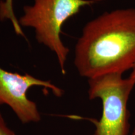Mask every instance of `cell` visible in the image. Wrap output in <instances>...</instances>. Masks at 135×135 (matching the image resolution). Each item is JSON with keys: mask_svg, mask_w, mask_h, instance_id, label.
Listing matches in <instances>:
<instances>
[{"mask_svg": "<svg viewBox=\"0 0 135 135\" xmlns=\"http://www.w3.org/2000/svg\"><path fill=\"white\" fill-rule=\"evenodd\" d=\"M74 64L88 79L123 73L135 65V8L104 12L85 25L75 46Z\"/></svg>", "mask_w": 135, "mask_h": 135, "instance_id": "6da1fadb", "label": "cell"}, {"mask_svg": "<svg viewBox=\"0 0 135 135\" xmlns=\"http://www.w3.org/2000/svg\"><path fill=\"white\" fill-rule=\"evenodd\" d=\"M93 3L88 0H35L32 6H24V14L18 20L21 26L33 28L38 43L55 53L63 74L70 50L61 39L62 26L81 8Z\"/></svg>", "mask_w": 135, "mask_h": 135, "instance_id": "7a4b0ae2", "label": "cell"}, {"mask_svg": "<svg viewBox=\"0 0 135 135\" xmlns=\"http://www.w3.org/2000/svg\"><path fill=\"white\" fill-rule=\"evenodd\" d=\"M89 99L102 102L99 121L93 120L96 129L93 135H128L129 112L128 102L135 86V80L123 78L119 73L108 74L88 79Z\"/></svg>", "mask_w": 135, "mask_h": 135, "instance_id": "3957f363", "label": "cell"}, {"mask_svg": "<svg viewBox=\"0 0 135 135\" xmlns=\"http://www.w3.org/2000/svg\"><path fill=\"white\" fill-rule=\"evenodd\" d=\"M33 86L50 89L57 97L63 96L64 93L50 81L42 80L28 73L10 72L0 67V106H9L23 124L41 120L36 103L27 97L28 90Z\"/></svg>", "mask_w": 135, "mask_h": 135, "instance_id": "277c9868", "label": "cell"}, {"mask_svg": "<svg viewBox=\"0 0 135 135\" xmlns=\"http://www.w3.org/2000/svg\"><path fill=\"white\" fill-rule=\"evenodd\" d=\"M13 0L0 1V20L1 21L9 20L12 23L14 30L18 35L25 37V34L20 26L19 21L15 16L13 6Z\"/></svg>", "mask_w": 135, "mask_h": 135, "instance_id": "5b68a950", "label": "cell"}, {"mask_svg": "<svg viewBox=\"0 0 135 135\" xmlns=\"http://www.w3.org/2000/svg\"><path fill=\"white\" fill-rule=\"evenodd\" d=\"M0 135H16L12 129L8 127L1 113H0Z\"/></svg>", "mask_w": 135, "mask_h": 135, "instance_id": "8992f818", "label": "cell"}, {"mask_svg": "<svg viewBox=\"0 0 135 135\" xmlns=\"http://www.w3.org/2000/svg\"><path fill=\"white\" fill-rule=\"evenodd\" d=\"M129 77L130 78L133 79V80H135V65L132 68V71H131V75H129Z\"/></svg>", "mask_w": 135, "mask_h": 135, "instance_id": "52a82bcc", "label": "cell"}, {"mask_svg": "<svg viewBox=\"0 0 135 135\" xmlns=\"http://www.w3.org/2000/svg\"><path fill=\"white\" fill-rule=\"evenodd\" d=\"M88 1H91V2H93V3H94V2H98V1H103V0H88Z\"/></svg>", "mask_w": 135, "mask_h": 135, "instance_id": "ba28073f", "label": "cell"}, {"mask_svg": "<svg viewBox=\"0 0 135 135\" xmlns=\"http://www.w3.org/2000/svg\"><path fill=\"white\" fill-rule=\"evenodd\" d=\"M131 135H135V127H134V129H133V132L131 133Z\"/></svg>", "mask_w": 135, "mask_h": 135, "instance_id": "9c48e42d", "label": "cell"}]
</instances>
